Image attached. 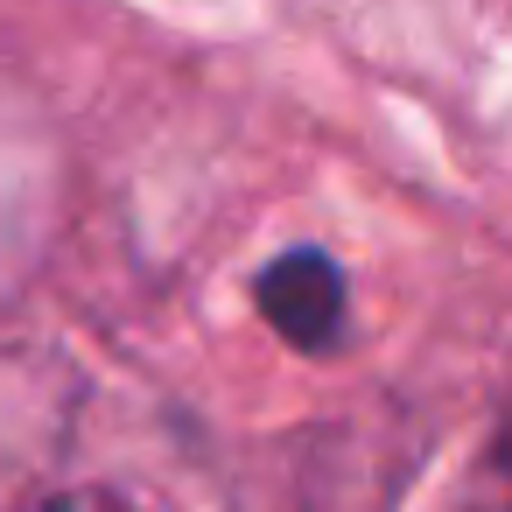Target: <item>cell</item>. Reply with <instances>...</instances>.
<instances>
[{
    "label": "cell",
    "mask_w": 512,
    "mask_h": 512,
    "mask_svg": "<svg viewBox=\"0 0 512 512\" xmlns=\"http://www.w3.org/2000/svg\"><path fill=\"white\" fill-rule=\"evenodd\" d=\"M78 421V365L50 344H0V491L43 477Z\"/></svg>",
    "instance_id": "obj_1"
},
{
    "label": "cell",
    "mask_w": 512,
    "mask_h": 512,
    "mask_svg": "<svg viewBox=\"0 0 512 512\" xmlns=\"http://www.w3.org/2000/svg\"><path fill=\"white\" fill-rule=\"evenodd\" d=\"M253 302L267 316V330L288 337L295 351H337V337L351 323V288L323 246H295V253L267 260L253 281Z\"/></svg>",
    "instance_id": "obj_2"
},
{
    "label": "cell",
    "mask_w": 512,
    "mask_h": 512,
    "mask_svg": "<svg viewBox=\"0 0 512 512\" xmlns=\"http://www.w3.org/2000/svg\"><path fill=\"white\" fill-rule=\"evenodd\" d=\"M22 512H134V505H120L113 491H57V498L22 505Z\"/></svg>",
    "instance_id": "obj_3"
}]
</instances>
